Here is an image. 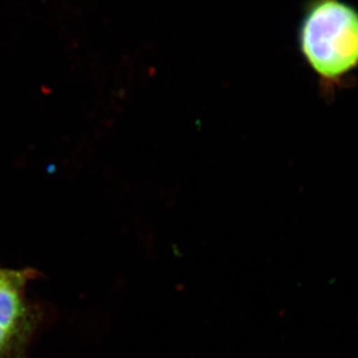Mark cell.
I'll list each match as a JSON object with an SVG mask.
<instances>
[{"label": "cell", "mask_w": 358, "mask_h": 358, "mask_svg": "<svg viewBox=\"0 0 358 358\" xmlns=\"http://www.w3.org/2000/svg\"><path fill=\"white\" fill-rule=\"evenodd\" d=\"M298 49L324 94L340 90L358 69V10L345 0H306Z\"/></svg>", "instance_id": "obj_1"}, {"label": "cell", "mask_w": 358, "mask_h": 358, "mask_svg": "<svg viewBox=\"0 0 358 358\" xmlns=\"http://www.w3.org/2000/svg\"><path fill=\"white\" fill-rule=\"evenodd\" d=\"M31 278L29 271L0 268V358L22 352L33 329L34 315L27 296Z\"/></svg>", "instance_id": "obj_2"}]
</instances>
